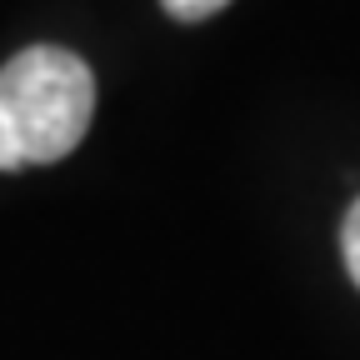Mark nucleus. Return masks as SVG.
<instances>
[{
    "label": "nucleus",
    "instance_id": "nucleus-3",
    "mask_svg": "<svg viewBox=\"0 0 360 360\" xmlns=\"http://www.w3.org/2000/svg\"><path fill=\"white\" fill-rule=\"evenodd\" d=\"M165 6V15H175V20H210V15H220L231 0H160Z\"/></svg>",
    "mask_w": 360,
    "mask_h": 360
},
{
    "label": "nucleus",
    "instance_id": "nucleus-1",
    "mask_svg": "<svg viewBox=\"0 0 360 360\" xmlns=\"http://www.w3.org/2000/svg\"><path fill=\"white\" fill-rule=\"evenodd\" d=\"M0 110L20 135L25 165L65 160L96 115V75L75 51L30 45L0 65Z\"/></svg>",
    "mask_w": 360,
    "mask_h": 360
},
{
    "label": "nucleus",
    "instance_id": "nucleus-4",
    "mask_svg": "<svg viewBox=\"0 0 360 360\" xmlns=\"http://www.w3.org/2000/svg\"><path fill=\"white\" fill-rule=\"evenodd\" d=\"M25 165V150H20V135L11 125V115L0 110V170H20Z\"/></svg>",
    "mask_w": 360,
    "mask_h": 360
},
{
    "label": "nucleus",
    "instance_id": "nucleus-2",
    "mask_svg": "<svg viewBox=\"0 0 360 360\" xmlns=\"http://www.w3.org/2000/svg\"><path fill=\"white\" fill-rule=\"evenodd\" d=\"M340 250H345V270H350V281L360 285V200L345 210V225H340Z\"/></svg>",
    "mask_w": 360,
    "mask_h": 360
}]
</instances>
